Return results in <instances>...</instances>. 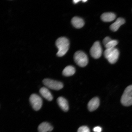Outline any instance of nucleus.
<instances>
[{
	"label": "nucleus",
	"instance_id": "obj_18",
	"mask_svg": "<svg viewBox=\"0 0 132 132\" xmlns=\"http://www.w3.org/2000/svg\"><path fill=\"white\" fill-rule=\"evenodd\" d=\"M112 40V39L110 37H105V38L104 39L103 41L104 45L105 46Z\"/></svg>",
	"mask_w": 132,
	"mask_h": 132
},
{
	"label": "nucleus",
	"instance_id": "obj_4",
	"mask_svg": "<svg viewBox=\"0 0 132 132\" xmlns=\"http://www.w3.org/2000/svg\"><path fill=\"white\" fill-rule=\"evenodd\" d=\"M74 59L76 63L81 67H86L88 63L87 56L81 51H78L76 52L74 54Z\"/></svg>",
	"mask_w": 132,
	"mask_h": 132
},
{
	"label": "nucleus",
	"instance_id": "obj_7",
	"mask_svg": "<svg viewBox=\"0 0 132 132\" xmlns=\"http://www.w3.org/2000/svg\"><path fill=\"white\" fill-rule=\"evenodd\" d=\"M90 53L92 57L95 59H98L101 56L102 49L99 41H96L94 44L90 49Z\"/></svg>",
	"mask_w": 132,
	"mask_h": 132
},
{
	"label": "nucleus",
	"instance_id": "obj_15",
	"mask_svg": "<svg viewBox=\"0 0 132 132\" xmlns=\"http://www.w3.org/2000/svg\"><path fill=\"white\" fill-rule=\"evenodd\" d=\"M76 71L75 69L72 66L66 67L62 71V74L65 77L71 76L74 75Z\"/></svg>",
	"mask_w": 132,
	"mask_h": 132
},
{
	"label": "nucleus",
	"instance_id": "obj_16",
	"mask_svg": "<svg viewBox=\"0 0 132 132\" xmlns=\"http://www.w3.org/2000/svg\"><path fill=\"white\" fill-rule=\"evenodd\" d=\"M118 43V41L117 40H112L105 46L106 49L113 48H115Z\"/></svg>",
	"mask_w": 132,
	"mask_h": 132
},
{
	"label": "nucleus",
	"instance_id": "obj_17",
	"mask_svg": "<svg viewBox=\"0 0 132 132\" xmlns=\"http://www.w3.org/2000/svg\"><path fill=\"white\" fill-rule=\"evenodd\" d=\"M77 132H90L89 128L86 126L80 127L77 130Z\"/></svg>",
	"mask_w": 132,
	"mask_h": 132
},
{
	"label": "nucleus",
	"instance_id": "obj_10",
	"mask_svg": "<svg viewBox=\"0 0 132 132\" xmlns=\"http://www.w3.org/2000/svg\"><path fill=\"white\" fill-rule=\"evenodd\" d=\"M53 129V127L47 122H43L39 125L38 128L39 132H51Z\"/></svg>",
	"mask_w": 132,
	"mask_h": 132
},
{
	"label": "nucleus",
	"instance_id": "obj_8",
	"mask_svg": "<svg viewBox=\"0 0 132 132\" xmlns=\"http://www.w3.org/2000/svg\"><path fill=\"white\" fill-rule=\"evenodd\" d=\"M100 101L98 97L92 98L87 105L88 109L90 111L92 112L96 110L100 105Z\"/></svg>",
	"mask_w": 132,
	"mask_h": 132
},
{
	"label": "nucleus",
	"instance_id": "obj_6",
	"mask_svg": "<svg viewBox=\"0 0 132 132\" xmlns=\"http://www.w3.org/2000/svg\"><path fill=\"white\" fill-rule=\"evenodd\" d=\"M29 102L34 109L35 111H38L42 106L43 100L39 95L33 94L30 97Z\"/></svg>",
	"mask_w": 132,
	"mask_h": 132
},
{
	"label": "nucleus",
	"instance_id": "obj_5",
	"mask_svg": "<svg viewBox=\"0 0 132 132\" xmlns=\"http://www.w3.org/2000/svg\"><path fill=\"white\" fill-rule=\"evenodd\" d=\"M43 83L45 86L51 89L58 90L63 87V84L61 82L49 79H44Z\"/></svg>",
	"mask_w": 132,
	"mask_h": 132
},
{
	"label": "nucleus",
	"instance_id": "obj_1",
	"mask_svg": "<svg viewBox=\"0 0 132 132\" xmlns=\"http://www.w3.org/2000/svg\"><path fill=\"white\" fill-rule=\"evenodd\" d=\"M56 45L59 50L57 55L61 57L65 55L69 50L70 43L67 38L61 37L56 41Z\"/></svg>",
	"mask_w": 132,
	"mask_h": 132
},
{
	"label": "nucleus",
	"instance_id": "obj_11",
	"mask_svg": "<svg viewBox=\"0 0 132 132\" xmlns=\"http://www.w3.org/2000/svg\"><path fill=\"white\" fill-rule=\"evenodd\" d=\"M41 95L49 101H51L53 100V97L52 93L47 87H43L39 90Z\"/></svg>",
	"mask_w": 132,
	"mask_h": 132
},
{
	"label": "nucleus",
	"instance_id": "obj_14",
	"mask_svg": "<svg viewBox=\"0 0 132 132\" xmlns=\"http://www.w3.org/2000/svg\"><path fill=\"white\" fill-rule=\"evenodd\" d=\"M101 17L103 21L109 22L114 20L116 18V16L113 13L107 12L103 13Z\"/></svg>",
	"mask_w": 132,
	"mask_h": 132
},
{
	"label": "nucleus",
	"instance_id": "obj_9",
	"mask_svg": "<svg viewBox=\"0 0 132 132\" xmlns=\"http://www.w3.org/2000/svg\"><path fill=\"white\" fill-rule=\"evenodd\" d=\"M58 104L63 111L67 112L69 110L68 102L65 98L62 97H59L57 99Z\"/></svg>",
	"mask_w": 132,
	"mask_h": 132
},
{
	"label": "nucleus",
	"instance_id": "obj_12",
	"mask_svg": "<svg viewBox=\"0 0 132 132\" xmlns=\"http://www.w3.org/2000/svg\"><path fill=\"white\" fill-rule=\"evenodd\" d=\"M71 23L72 25L77 29L81 28L85 24V22L83 20L77 16H75L72 18Z\"/></svg>",
	"mask_w": 132,
	"mask_h": 132
},
{
	"label": "nucleus",
	"instance_id": "obj_3",
	"mask_svg": "<svg viewBox=\"0 0 132 132\" xmlns=\"http://www.w3.org/2000/svg\"><path fill=\"white\" fill-rule=\"evenodd\" d=\"M104 55L111 64L115 63L118 61L119 55V52L115 48L106 49L104 52Z\"/></svg>",
	"mask_w": 132,
	"mask_h": 132
},
{
	"label": "nucleus",
	"instance_id": "obj_19",
	"mask_svg": "<svg viewBox=\"0 0 132 132\" xmlns=\"http://www.w3.org/2000/svg\"><path fill=\"white\" fill-rule=\"evenodd\" d=\"M102 130V128L98 126L95 127L93 128V131L95 132H101Z\"/></svg>",
	"mask_w": 132,
	"mask_h": 132
},
{
	"label": "nucleus",
	"instance_id": "obj_13",
	"mask_svg": "<svg viewBox=\"0 0 132 132\" xmlns=\"http://www.w3.org/2000/svg\"><path fill=\"white\" fill-rule=\"evenodd\" d=\"M125 23V20L122 18H119L116 21L110 26V29L114 32L118 30L119 27Z\"/></svg>",
	"mask_w": 132,
	"mask_h": 132
},
{
	"label": "nucleus",
	"instance_id": "obj_2",
	"mask_svg": "<svg viewBox=\"0 0 132 132\" xmlns=\"http://www.w3.org/2000/svg\"><path fill=\"white\" fill-rule=\"evenodd\" d=\"M120 102L125 106L132 105V85L128 86L125 88L122 95Z\"/></svg>",
	"mask_w": 132,
	"mask_h": 132
}]
</instances>
